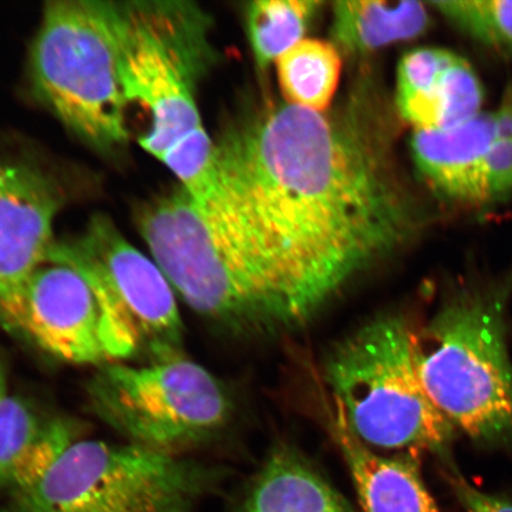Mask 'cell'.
Masks as SVG:
<instances>
[{
  "label": "cell",
  "instance_id": "cell-1",
  "mask_svg": "<svg viewBox=\"0 0 512 512\" xmlns=\"http://www.w3.org/2000/svg\"><path fill=\"white\" fill-rule=\"evenodd\" d=\"M249 239L300 323L412 232V211L354 128L284 105L215 143Z\"/></svg>",
  "mask_w": 512,
  "mask_h": 512
},
{
  "label": "cell",
  "instance_id": "cell-2",
  "mask_svg": "<svg viewBox=\"0 0 512 512\" xmlns=\"http://www.w3.org/2000/svg\"><path fill=\"white\" fill-rule=\"evenodd\" d=\"M512 270L448 296L420 330L411 329L416 371L448 422L485 446L512 439V364L507 307Z\"/></svg>",
  "mask_w": 512,
  "mask_h": 512
},
{
  "label": "cell",
  "instance_id": "cell-3",
  "mask_svg": "<svg viewBox=\"0 0 512 512\" xmlns=\"http://www.w3.org/2000/svg\"><path fill=\"white\" fill-rule=\"evenodd\" d=\"M115 6L125 98L150 118L138 143L176 172L213 143L196 102L211 60L209 18L195 4L175 0Z\"/></svg>",
  "mask_w": 512,
  "mask_h": 512
},
{
  "label": "cell",
  "instance_id": "cell-4",
  "mask_svg": "<svg viewBox=\"0 0 512 512\" xmlns=\"http://www.w3.org/2000/svg\"><path fill=\"white\" fill-rule=\"evenodd\" d=\"M324 369L335 405L362 444L446 457L454 428L422 387L403 317L371 319L337 345Z\"/></svg>",
  "mask_w": 512,
  "mask_h": 512
},
{
  "label": "cell",
  "instance_id": "cell-5",
  "mask_svg": "<svg viewBox=\"0 0 512 512\" xmlns=\"http://www.w3.org/2000/svg\"><path fill=\"white\" fill-rule=\"evenodd\" d=\"M30 80L37 99L94 149L130 140L115 2H48L31 46Z\"/></svg>",
  "mask_w": 512,
  "mask_h": 512
},
{
  "label": "cell",
  "instance_id": "cell-6",
  "mask_svg": "<svg viewBox=\"0 0 512 512\" xmlns=\"http://www.w3.org/2000/svg\"><path fill=\"white\" fill-rule=\"evenodd\" d=\"M136 224L152 260L198 315L235 335L293 328L285 307L217 238L182 188L143 204Z\"/></svg>",
  "mask_w": 512,
  "mask_h": 512
},
{
  "label": "cell",
  "instance_id": "cell-7",
  "mask_svg": "<svg viewBox=\"0 0 512 512\" xmlns=\"http://www.w3.org/2000/svg\"><path fill=\"white\" fill-rule=\"evenodd\" d=\"M222 473L187 456L79 439L0 512H195Z\"/></svg>",
  "mask_w": 512,
  "mask_h": 512
},
{
  "label": "cell",
  "instance_id": "cell-8",
  "mask_svg": "<svg viewBox=\"0 0 512 512\" xmlns=\"http://www.w3.org/2000/svg\"><path fill=\"white\" fill-rule=\"evenodd\" d=\"M89 407L125 443L183 457L228 424L233 401L223 383L183 354L169 360L96 368Z\"/></svg>",
  "mask_w": 512,
  "mask_h": 512
},
{
  "label": "cell",
  "instance_id": "cell-9",
  "mask_svg": "<svg viewBox=\"0 0 512 512\" xmlns=\"http://www.w3.org/2000/svg\"><path fill=\"white\" fill-rule=\"evenodd\" d=\"M48 259L78 268L91 281L128 362L152 363L184 354V326L174 288L110 217L95 214L75 238L56 240Z\"/></svg>",
  "mask_w": 512,
  "mask_h": 512
},
{
  "label": "cell",
  "instance_id": "cell-10",
  "mask_svg": "<svg viewBox=\"0 0 512 512\" xmlns=\"http://www.w3.org/2000/svg\"><path fill=\"white\" fill-rule=\"evenodd\" d=\"M0 325L74 366L128 362L100 294L63 261L48 259L30 275L15 298L0 306Z\"/></svg>",
  "mask_w": 512,
  "mask_h": 512
},
{
  "label": "cell",
  "instance_id": "cell-11",
  "mask_svg": "<svg viewBox=\"0 0 512 512\" xmlns=\"http://www.w3.org/2000/svg\"><path fill=\"white\" fill-rule=\"evenodd\" d=\"M62 206L61 191L43 172L0 163V306L10 303L47 261Z\"/></svg>",
  "mask_w": 512,
  "mask_h": 512
},
{
  "label": "cell",
  "instance_id": "cell-12",
  "mask_svg": "<svg viewBox=\"0 0 512 512\" xmlns=\"http://www.w3.org/2000/svg\"><path fill=\"white\" fill-rule=\"evenodd\" d=\"M496 138L494 113L482 112L447 130L415 131L412 156L437 194L465 209H484V159Z\"/></svg>",
  "mask_w": 512,
  "mask_h": 512
},
{
  "label": "cell",
  "instance_id": "cell-13",
  "mask_svg": "<svg viewBox=\"0 0 512 512\" xmlns=\"http://www.w3.org/2000/svg\"><path fill=\"white\" fill-rule=\"evenodd\" d=\"M78 435L72 420L43 419L29 401L6 395L0 402V503L34 488Z\"/></svg>",
  "mask_w": 512,
  "mask_h": 512
},
{
  "label": "cell",
  "instance_id": "cell-14",
  "mask_svg": "<svg viewBox=\"0 0 512 512\" xmlns=\"http://www.w3.org/2000/svg\"><path fill=\"white\" fill-rule=\"evenodd\" d=\"M331 415L332 432L363 512H439L422 479L416 454L381 456L352 434L336 405Z\"/></svg>",
  "mask_w": 512,
  "mask_h": 512
},
{
  "label": "cell",
  "instance_id": "cell-15",
  "mask_svg": "<svg viewBox=\"0 0 512 512\" xmlns=\"http://www.w3.org/2000/svg\"><path fill=\"white\" fill-rule=\"evenodd\" d=\"M233 512H354L315 466L288 446L275 447Z\"/></svg>",
  "mask_w": 512,
  "mask_h": 512
},
{
  "label": "cell",
  "instance_id": "cell-16",
  "mask_svg": "<svg viewBox=\"0 0 512 512\" xmlns=\"http://www.w3.org/2000/svg\"><path fill=\"white\" fill-rule=\"evenodd\" d=\"M430 14L424 3L350 0L332 9V37L348 53L366 54L424 34Z\"/></svg>",
  "mask_w": 512,
  "mask_h": 512
},
{
  "label": "cell",
  "instance_id": "cell-17",
  "mask_svg": "<svg viewBox=\"0 0 512 512\" xmlns=\"http://www.w3.org/2000/svg\"><path fill=\"white\" fill-rule=\"evenodd\" d=\"M483 98L475 70L462 56L454 54L424 92L398 100V107L415 131L447 130L482 113Z\"/></svg>",
  "mask_w": 512,
  "mask_h": 512
},
{
  "label": "cell",
  "instance_id": "cell-18",
  "mask_svg": "<svg viewBox=\"0 0 512 512\" xmlns=\"http://www.w3.org/2000/svg\"><path fill=\"white\" fill-rule=\"evenodd\" d=\"M288 105L323 113L336 94L342 59L331 43L302 40L274 62Z\"/></svg>",
  "mask_w": 512,
  "mask_h": 512
},
{
  "label": "cell",
  "instance_id": "cell-19",
  "mask_svg": "<svg viewBox=\"0 0 512 512\" xmlns=\"http://www.w3.org/2000/svg\"><path fill=\"white\" fill-rule=\"evenodd\" d=\"M319 5L315 0H256L248 5V40L260 68L304 40Z\"/></svg>",
  "mask_w": 512,
  "mask_h": 512
},
{
  "label": "cell",
  "instance_id": "cell-20",
  "mask_svg": "<svg viewBox=\"0 0 512 512\" xmlns=\"http://www.w3.org/2000/svg\"><path fill=\"white\" fill-rule=\"evenodd\" d=\"M431 5L473 41L512 53V0H453Z\"/></svg>",
  "mask_w": 512,
  "mask_h": 512
},
{
  "label": "cell",
  "instance_id": "cell-21",
  "mask_svg": "<svg viewBox=\"0 0 512 512\" xmlns=\"http://www.w3.org/2000/svg\"><path fill=\"white\" fill-rule=\"evenodd\" d=\"M486 202L492 206L512 194V136L498 137L484 159Z\"/></svg>",
  "mask_w": 512,
  "mask_h": 512
},
{
  "label": "cell",
  "instance_id": "cell-22",
  "mask_svg": "<svg viewBox=\"0 0 512 512\" xmlns=\"http://www.w3.org/2000/svg\"><path fill=\"white\" fill-rule=\"evenodd\" d=\"M447 479L465 512H512V496L479 490L454 467L447 472Z\"/></svg>",
  "mask_w": 512,
  "mask_h": 512
},
{
  "label": "cell",
  "instance_id": "cell-23",
  "mask_svg": "<svg viewBox=\"0 0 512 512\" xmlns=\"http://www.w3.org/2000/svg\"><path fill=\"white\" fill-rule=\"evenodd\" d=\"M8 377H6V369L2 356H0V402L8 395Z\"/></svg>",
  "mask_w": 512,
  "mask_h": 512
}]
</instances>
